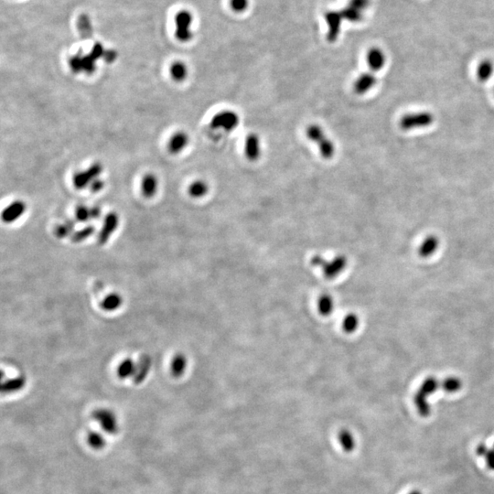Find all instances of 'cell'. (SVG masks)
<instances>
[{"mask_svg": "<svg viewBox=\"0 0 494 494\" xmlns=\"http://www.w3.org/2000/svg\"><path fill=\"white\" fill-rule=\"evenodd\" d=\"M104 49L100 43H96L92 49L89 54L82 56V54L74 55L70 59V66L73 73H78L85 72L92 74L96 71V61L100 58H103Z\"/></svg>", "mask_w": 494, "mask_h": 494, "instance_id": "1", "label": "cell"}, {"mask_svg": "<svg viewBox=\"0 0 494 494\" xmlns=\"http://www.w3.org/2000/svg\"><path fill=\"white\" fill-rule=\"evenodd\" d=\"M440 387V382L434 376H429L422 383L420 388L417 390L415 395V404L418 413L423 417H427L430 415V406L428 403V397L434 394L438 388Z\"/></svg>", "mask_w": 494, "mask_h": 494, "instance_id": "2", "label": "cell"}, {"mask_svg": "<svg viewBox=\"0 0 494 494\" xmlns=\"http://www.w3.org/2000/svg\"><path fill=\"white\" fill-rule=\"evenodd\" d=\"M306 135L307 139L314 143H316L320 155L325 159H331L335 153V147L331 139L326 136L324 130L318 125H310L306 129Z\"/></svg>", "mask_w": 494, "mask_h": 494, "instance_id": "3", "label": "cell"}, {"mask_svg": "<svg viewBox=\"0 0 494 494\" xmlns=\"http://www.w3.org/2000/svg\"><path fill=\"white\" fill-rule=\"evenodd\" d=\"M435 121V116L428 111L410 113L402 116L399 120V127L404 131H410L430 127Z\"/></svg>", "mask_w": 494, "mask_h": 494, "instance_id": "4", "label": "cell"}, {"mask_svg": "<svg viewBox=\"0 0 494 494\" xmlns=\"http://www.w3.org/2000/svg\"><path fill=\"white\" fill-rule=\"evenodd\" d=\"M311 264L314 266H320L324 276L329 279H332L339 277L344 271L347 265V259L345 256L339 255L331 261H327L320 255H315L311 259Z\"/></svg>", "mask_w": 494, "mask_h": 494, "instance_id": "5", "label": "cell"}, {"mask_svg": "<svg viewBox=\"0 0 494 494\" xmlns=\"http://www.w3.org/2000/svg\"><path fill=\"white\" fill-rule=\"evenodd\" d=\"M95 421H97L102 428V431L106 434L116 435L119 430V425L117 417L112 410L106 408H99L95 410L92 414Z\"/></svg>", "mask_w": 494, "mask_h": 494, "instance_id": "6", "label": "cell"}, {"mask_svg": "<svg viewBox=\"0 0 494 494\" xmlns=\"http://www.w3.org/2000/svg\"><path fill=\"white\" fill-rule=\"evenodd\" d=\"M240 118L234 111L224 110L217 113L211 121V126L215 129H223L227 132L235 130L239 125Z\"/></svg>", "mask_w": 494, "mask_h": 494, "instance_id": "7", "label": "cell"}, {"mask_svg": "<svg viewBox=\"0 0 494 494\" xmlns=\"http://www.w3.org/2000/svg\"><path fill=\"white\" fill-rule=\"evenodd\" d=\"M102 170V165L100 163H95L89 169L75 173L73 180L74 187L78 190H83L90 186L93 181L98 179Z\"/></svg>", "mask_w": 494, "mask_h": 494, "instance_id": "8", "label": "cell"}, {"mask_svg": "<svg viewBox=\"0 0 494 494\" xmlns=\"http://www.w3.org/2000/svg\"><path fill=\"white\" fill-rule=\"evenodd\" d=\"M192 23H193V16L191 13L188 12L186 10L178 13V15L176 16V26H177L176 36L178 38V40L183 43H187L192 39L193 37V33L191 30Z\"/></svg>", "mask_w": 494, "mask_h": 494, "instance_id": "9", "label": "cell"}, {"mask_svg": "<svg viewBox=\"0 0 494 494\" xmlns=\"http://www.w3.org/2000/svg\"><path fill=\"white\" fill-rule=\"evenodd\" d=\"M118 223H119V218L116 213L109 212L106 214L103 221L102 229L98 235V244L100 246H103L109 241L110 237L118 227Z\"/></svg>", "mask_w": 494, "mask_h": 494, "instance_id": "10", "label": "cell"}, {"mask_svg": "<svg viewBox=\"0 0 494 494\" xmlns=\"http://www.w3.org/2000/svg\"><path fill=\"white\" fill-rule=\"evenodd\" d=\"M326 22L328 25V34L327 39L330 43H335L340 35L341 26L343 21V16L341 12L338 11H330L325 15Z\"/></svg>", "mask_w": 494, "mask_h": 494, "instance_id": "11", "label": "cell"}, {"mask_svg": "<svg viewBox=\"0 0 494 494\" xmlns=\"http://www.w3.org/2000/svg\"><path fill=\"white\" fill-rule=\"evenodd\" d=\"M245 153L247 159L250 161H256L261 155V145L259 137L256 134H249L246 139Z\"/></svg>", "mask_w": 494, "mask_h": 494, "instance_id": "12", "label": "cell"}, {"mask_svg": "<svg viewBox=\"0 0 494 494\" xmlns=\"http://www.w3.org/2000/svg\"><path fill=\"white\" fill-rule=\"evenodd\" d=\"M151 365H152V359L148 354H143L139 359V362L137 363V370L136 374L133 377V381L135 385H141L148 377V375L150 372Z\"/></svg>", "mask_w": 494, "mask_h": 494, "instance_id": "13", "label": "cell"}, {"mask_svg": "<svg viewBox=\"0 0 494 494\" xmlns=\"http://www.w3.org/2000/svg\"><path fill=\"white\" fill-rule=\"evenodd\" d=\"M26 211V204L21 200H16L8 205L2 212V220L6 223H11L18 220Z\"/></svg>", "mask_w": 494, "mask_h": 494, "instance_id": "14", "label": "cell"}, {"mask_svg": "<svg viewBox=\"0 0 494 494\" xmlns=\"http://www.w3.org/2000/svg\"><path fill=\"white\" fill-rule=\"evenodd\" d=\"M377 79L373 73H364L361 74L354 83L353 89L357 95H364L376 85Z\"/></svg>", "mask_w": 494, "mask_h": 494, "instance_id": "15", "label": "cell"}, {"mask_svg": "<svg viewBox=\"0 0 494 494\" xmlns=\"http://www.w3.org/2000/svg\"><path fill=\"white\" fill-rule=\"evenodd\" d=\"M367 61L372 72H378L386 64V54L381 49H371L368 51Z\"/></svg>", "mask_w": 494, "mask_h": 494, "instance_id": "16", "label": "cell"}, {"mask_svg": "<svg viewBox=\"0 0 494 494\" xmlns=\"http://www.w3.org/2000/svg\"><path fill=\"white\" fill-rule=\"evenodd\" d=\"M189 143V137L187 134L182 131L175 133L169 139L168 148L171 154H179L183 150Z\"/></svg>", "mask_w": 494, "mask_h": 494, "instance_id": "17", "label": "cell"}, {"mask_svg": "<svg viewBox=\"0 0 494 494\" xmlns=\"http://www.w3.org/2000/svg\"><path fill=\"white\" fill-rule=\"evenodd\" d=\"M440 247V240L436 235H428V237L422 242L421 246L418 249V253L422 257H429L437 251Z\"/></svg>", "mask_w": 494, "mask_h": 494, "instance_id": "18", "label": "cell"}, {"mask_svg": "<svg viewBox=\"0 0 494 494\" xmlns=\"http://www.w3.org/2000/svg\"><path fill=\"white\" fill-rule=\"evenodd\" d=\"M188 361L186 356L183 353H177L175 354L171 364H170V372L172 376L175 378H181L183 374H185L186 368H187Z\"/></svg>", "mask_w": 494, "mask_h": 494, "instance_id": "19", "label": "cell"}, {"mask_svg": "<svg viewBox=\"0 0 494 494\" xmlns=\"http://www.w3.org/2000/svg\"><path fill=\"white\" fill-rule=\"evenodd\" d=\"M157 186H158V182H157V177L155 175H145L143 180H142V184H141V191L143 193V196L148 199L155 196V194L157 193Z\"/></svg>", "mask_w": 494, "mask_h": 494, "instance_id": "20", "label": "cell"}, {"mask_svg": "<svg viewBox=\"0 0 494 494\" xmlns=\"http://www.w3.org/2000/svg\"><path fill=\"white\" fill-rule=\"evenodd\" d=\"M25 385H26V378L24 376L20 375L18 377L6 380L5 382H3L2 386H1V392L2 394H12V393L18 392L24 388Z\"/></svg>", "mask_w": 494, "mask_h": 494, "instance_id": "21", "label": "cell"}, {"mask_svg": "<svg viewBox=\"0 0 494 494\" xmlns=\"http://www.w3.org/2000/svg\"><path fill=\"white\" fill-rule=\"evenodd\" d=\"M494 73V62L491 60H483L478 66L477 77L479 81L485 83L492 78Z\"/></svg>", "mask_w": 494, "mask_h": 494, "instance_id": "22", "label": "cell"}, {"mask_svg": "<svg viewBox=\"0 0 494 494\" xmlns=\"http://www.w3.org/2000/svg\"><path fill=\"white\" fill-rule=\"evenodd\" d=\"M137 370V363L133 360L127 358L121 362L117 368V375L120 379H127L129 377H134Z\"/></svg>", "mask_w": 494, "mask_h": 494, "instance_id": "23", "label": "cell"}, {"mask_svg": "<svg viewBox=\"0 0 494 494\" xmlns=\"http://www.w3.org/2000/svg\"><path fill=\"white\" fill-rule=\"evenodd\" d=\"M86 440L87 444L95 450H102L106 446L105 437L98 431H90Z\"/></svg>", "mask_w": 494, "mask_h": 494, "instance_id": "24", "label": "cell"}, {"mask_svg": "<svg viewBox=\"0 0 494 494\" xmlns=\"http://www.w3.org/2000/svg\"><path fill=\"white\" fill-rule=\"evenodd\" d=\"M209 192L208 184L203 181H196L193 182L188 189L189 195L195 199H199L204 197Z\"/></svg>", "mask_w": 494, "mask_h": 494, "instance_id": "25", "label": "cell"}, {"mask_svg": "<svg viewBox=\"0 0 494 494\" xmlns=\"http://www.w3.org/2000/svg\"><path fill=\"white\" fill-rule=\"evenodd\" d=\"M339 441L345 452H351L355 447V440L352 434L347 429H343L339 433Z\"/></svg>", "mask_w": 494, "mask_h": 494, "instance_id": "26", "label": "cell"}, {"mask_svg": "<svg viewBox=\"0 0 494 494\" xmlns=\"http://www.w3.org/2000/svg\"><path fill=\"white\" fill-rule=\"evenodd\" d=\"M123 298L117 293L109 294L102 302V307L105 311H115L122 306Z\"/></svg>", "mask_w": 494, "mask_h": 494, "instance_id": "27", "label": "cell"}, {"mask_svg": "<svg viewBox=\"0 0 494 494\" xmlns=\"http://www.w3.org/2000/svg\"><path fill=\"white\" fill-rule=\"evenodd\" d=\"M170 75L176 82L184 81L188 75L187 66L181 61H175L170 67Z\"/></svg>", "mask_w": 494, "mask_h": 494, "instance_id": "28", "label": "cell"}, {"mask_svg": "<svg viewBox=\"0 0 494 494\" xmlns=\"http://www.w3.org/2000/svg\"><path fill=\"white\" fill-rule=\"evenodd\" d=\"M334 307V302L332 296L329 295H322L318 300V309L322 316H329L332 313Z\"/></svg>", "mask_w": 494, "mask_h": 494, "instance_id": "29", "label": "cell"}, {"mask_svg": "<svg viewBox=\"0 0 494 494\" xmlns=\"http://www.w3.org/2000/svg\"><path fill=\"white\" fill-rule=\"evenodd\" d=\"M462 387V382L458 377H448L440 382V388L447 393H456Z\"/></svg>", "mask_w": 494, "mask_h": 494, "instance_id": "30", "label": "cell"}, {"mask_svg": "<svg viewBox=\"0 0 494 494\" xmlns=\"http://www.w3.org/2000/svg\"><path fill=\"white\" fill-rule=\"evenodd\" d=\"M74 227H75V223L73 221L71 220L67 221L55 228V235L59 239H63L68 236H72L74 233Z\"/></svg>", "mask_w": 494, "mask_h": 494, "instance_id": "31", "label": "cell"}, {"mask_svg": "<svg viewBox=\"0 0 494 494\" xmlns=\"http://www.w3.org/2000/svg\"><path fill=\"white\" fill-rule=\"evenodd\" d=\"M78 30L84 39H90L93 35V29L90 18L86 15H82L78 19Z\"/></svg>", "mask_w": 494, "mask_h": 494, "instance_id": "32", "label": "cell"}, {"mask_svg": "<svg viewBox=\"0 0 494 494\" xmlns=\"http://www.w3.org/2000/svg\"><path fill=\"white\" fill-rule=\"evenodd\" d=\"M341 14L344 19L350 21V22H359L362 19V11L356 9L355 7L349 6V5L344 8L341 11Z\"/></svg>", "mask_w": 494, "mask_h": 494, "instance_id": "33", "label": "cell"}, {"mask_svg": "<svg viewBox=\"0 0 494 494\" xmlns=\"http://www.w3.org/2000/svg\"><path fill=\"white\" fill-rule=\"evenodd\" d=\"M94 233H95V227L92 225H88L83 229L75 231L71 236V241L75 244L82 243L85 241L87 238H89L91 235H94Z\"/></svg>", "mask_w": 494, "mask_h": 494, "instance_id": "34", "label": "cell"}, {"mask_svg": "<svg viewBox=\"0 0 494 494\" xmlns=\"http://www.w3.org/2000/svg\"><path fill=\"white\" fill-rule=\"evenodd\" d=\"M359 324H360L359 318L356 316L355 314L350 313L344 318V321H343V328H344V332H347V333H352L358 329Z\"/></svg>", "mask_w": 494, "mask_h": 494, "instance_id": "35", "label": "cell"}, {"mask_svg": "<svg viewBox=\"0 0 494 494\" xmlns=\"http://www.w3.org/2000/svg\"><path fill=\"white\" fill-rule=\"evenodd\" d=\"M75 217H76V220L81 223H85V222L90 221L92 220L91 208H88L84 205H80L76 208Z\"/></svg>", "mask_w": 494, "mask_h": 494, "instance_id": "36", "label": "cell"}, {"mask_svg": "<svg viewBox=\"0 0 494 494\" xmlns=\"http://www.w3.org/2000/svg\"><path fill=\"white\" fill-rule=\"evenodd\" d=\"M230 5L235 12H244L248 6V0H230Z\"/></svg>", "mask_w": 494, "mask_h": 494, "instance_id": "37", "label": "cell"}, {"mask_svg": "<svg viewBox=\"0 0 494 494\" xmlns=\"http://www.w3.org/2000/svg\"><path fill=\"white\" fill-rule=\"evenodd\" d=\"M349 5L363 12L370 5V0H349Z\"/></svg>", "mask_w": 494, "mask_h": 494, "instance_id": "38", "label": "cell"}, {"mask_svg": "<svg viewBox=\"0 0 494 494\" xmlns=\"http://www.w3.org/2000/svg\"><path fill=\"white\" fill-rule=\"evenodd\" d=\"M103 186H104L103 181L99 180V179H97V180H95V181L91 183L89 187H90L92 193H98V192H100L101 190H102Z\"/></svg>", "mask_w": 494, "mask_h": 494, "instance_id": "39", "label": "cell"}, {"mask_svg": "<svg viewBox=\"0 0 494 494\" xmlns=\"http://www.w3.org/2000/svg\"><path fill=\"white\" fill-rule=\"evenodd\" d=\"M486 457V463H487V466H488L489 469L490 470H494V449H491L489 450L487 455L485 456Z\"/></svg>", "mask_w": 494, "mask_h": 494, "instance_id": "40", "label": "cell"}, {"mask_svg": "<svg viewBox=\"0 0 494 494\" xmlns=\"http://www.w3.org/2000/svg\"><path fill=\"white\" fill-rule=\"evenodd\" d=\"M116 57H117L116 52H115V50H112V49H110V50H105L104 55H103V59L105 60L106 62H108V63L113 62V61L116 59Z\"/></svg>", "mask_w": 494, "mask_h": 494, "instance_id": "41", "label": "cell"}, {"mask_svg": "<svg viewBox=\"0 0 494 494\" xmlns=\"http://www.w3.org/2000/svg\"><path fill=\"white\" fill-rule=\"evenodd\" d=\"M488 451V447L486 446L485 444H480L479 446H477L476 452L479 456H486Z\"/></svg>", "mask_w": 494, "mask_h": 494, "instance_id": "42", "label": "cell"}, {"mask_svg": "<svg viewBox=\"0 0 494 494\" xmlns=\"http://www.w3.org/2000/svg\"><path fill=\"white\" fill-rule=\"evenodd\" d=\"M91 215H92V220L98 219V218L100 217V215H101V209L98 206L92 207L91 208Z\"/></svg>", "mask_w": 494, "mask_h": 494, "instance_id": "43", "label": "cell"}, {"mask_svg": "<svg viewBox=\"0 0 494 494\" xmlns=\"http://www.w3.org/2000/svg\"><path fill=\"white\" fill-rule=\"evenodd\" d=\"M409 494H422L421 493H420V492H418V491H414V492L410 493Z\"/></svg>", "mask_w": 494, "mask_h": 494, "instance_id": "44", "label": "cell"}, {"mask_svg": "<svg viewBox=\"0 0 494 494\" xmlns=\"http://www.w3.org/2000/svg\"></svg>", "mask_w": 494, "mask_h": 494, "instance_id": "45", "label": "cell"}, {"mask_svg": "<svg viewBox=\"0 0 494 494\" xmlns=\"http://www.w3.org/2000/svg\"></svg>", "mask_w": 494, "mask_h": 494, "instance_id": "46", "label": "cell"}]
</instances>
